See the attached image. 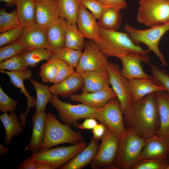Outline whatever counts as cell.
Here are the masks:
<instances>
[{
  "mask_svg": "<svg viewBox=\"0 0 169 169\" xmlns=\"http://www.w3.org/2000/svg\"><path fill=\"white\" fill-rule=\"evenodd\" d=\"M18 102L9 97L0 86V111L3 113L14 112Z\"/></svg>",
  "mask_w": 169,
  "mask_h": 169,
  "instance_id": "cell-43",
  "label": "cell"
},
{
  "mask_svg": "<svg viewBox=\"0 0 169 169\" xmlns=\"http://www.w3.org/2000/svg\"><path fill=\"white\" fill-rule=\"evenodd\" d=\"M82 53L64 47L53 52L50 59H60L75 69Z\"/></svg>",
  "mask_w": 169,
  "mask_h": 169,
  "instance_id": "cell-33",
  "label": "cell"
},
{
  "mask_svg": "<svg viewBox=\"0 0 169 169\" xmlns=\"http://www.w3.org/2000/svg\"><path fill=\"white\" fill-rule=\"evenodd\" d=\"M1 73L7 74L10 77V82L16 87L20 89L21 93L23 94L26 97L27 101V106L24 113H22L19 115V119L23 127L26 125L27 116L31 107L35 106L36 100L30 95L28 93L23 84L24 80L29 79L31 78L32 72V71L27 69L20 71H5L0 70Z\"/></svg>",
  "mask_w": 169,
  "mask_h": 169,
  "instance_id": "cell-16",
  "label": "cell"
},
{
  "mask_svg": "<svg viewBox=\"0 0 169 169\" xmlns=\"http://www.w3.org/2000/svg\"><path fill=\"white\" fill-rule=\"evenodd\" d=\"M150 67L152 79L157 84L164 88L169 93V75L164 70L160 69L150 62L147 64Z\"/></svg>",
  "mask_w": 169,
  "mask_h": 169,
  "instance_id": "cell-40",
  "label": "cell"
},
{
  "mask_svg": "<svg viewBox=\"0 0 169 169\" xmlns=\"http://www.w3.org/2000/svg\"><path fill=\"white\" fill-rule=\"evenodd\" d=\"M97 153L90 164L92 169L109 168L113 165L117 151L119 138L107 126Z\"/></svg>",
  "mask_w": 169,
  "mask_h": 169,
  "instance_id": "cell-11",
  "label": "cell"
},
{
  "mask_svg": "<svg viewBox=\"0 0 169 169\" xmlns=\"http://www.w3.org/2000/svg\"><path fill=\"white\" fill-rule=\"evenodd\" d=\"M106 7L125 9L127 4L125 0H98Z\"/></svg>",
  "mask_w": 169,
  "mask_h": 169,
  "instance_id": "cell-46",
  "label": "cell"
},
{
  "mask_svg": "<svg viewBox=\"0 0 169 169\" xmlns=\"http://www.w3.org/2000/svg\"><path fill=\"white\" fill-rule=\"evenodd\" d=\"M73 101L80 102L91 108L99 109L105 106L111 99L116 98V95L109 86L92 92H82L73 94L70 96Z\"/></svg>",
  "mask_w": 169,
  "mask_h": 169,
  "instance_id": "cell-13",
  "label": "cell"
},
{
  "mask_svg": "<svg viewBox=\"0 0 169 169\" xmlns=\"http://www.w3.org/2000/svg\"><path fill=\"white\" fill-rule=\"evenodd\" d=\"M80 3L90 10L96 19H99L106 7L98 0H79Z\"/></svg>",
  "mask_w": 169,
  "mask_h": 169,
  "instance_id": "cell-44",
  "label": "cell"
},
{
  "mask_svg": "<svg viewBox=\"0 0 169 169\" xmlns=\"http://www.w3.org/2000/svg\"><path fill=\"white\" fill-rule=\"evenodd\" d=\"M124 29L136 44L139 45L142 43L146 45L148 49L156 54L162 66L168 65L159 49V44L161 37L169 30V23L144 30L137 29L129 24L125 23Z\"/></svg>",
  "mask_w": 169,
  "mask_h": 169,
  "instance_id": "cell-5",
  "label": "cell"
},
{
  "mask_svg": "<svg viewBox=\"0 0 169 169\" xmlns=\"http://www.w3.org/2000/svg\"><path fill=\"white\" fill-rule=\"evenodd\" d=\"M16 0H0L1 1L5 2L6 3V6L9 7L15 5Z\"/></svg>",
  "mask_w": 169,
  "mask_h": 169,
  "instance_id": "cell-50",
  "label": "cell"
},
{
  "mask_svg": "<svg viewBox=\"0 0 169 169\" xmlns=\"http://www.w3.org/2000/svg\"><path fill=\"white\" fill-rule=\"evenodd\" d=\"M86 142L81 141L68 146H60L33 152L27 159L49 165L52 169L61 167L83 150Z\"/></svg>",
  "mask_w": 169,
  "mask_h": 169,
  "instance_id": "cell-6",
  "label": "cell"
},
{
  "mask_svg": "<svg viewBox=\"0 0 169 169\" xmlns=\"http://www.w3.org/2000/svg\"><path fill=\"white\" fill-rule=\"evenodd\" d=\"M26 51L23 44L18 40L6 45L0 49V62L16 55L23 54Z\"/></svg>",
  "mask_w": 169,
  "mask_h": 169,
  "instance_id": "cell-38",
  "label": "cell"
},
{
  "mask_svg": "<svg viewBox=\"0 0 169 169\" xmlns=\"http://www.w3.org/2000/svg\"><path fill=\"white\" fill-rule=\"evenodd\" d=\"M82 139L80 131H74L71 126L61 123L52 113H46L45 135L40 151L62 144H76Z\"/></svg>",
  "mask_w": 169,
  "mask_h": 169,
  "instance_id": "cell-4",
  "label": "cell"
},
{
  "mask_svg": "<svg viewBox=\"0 0 169 169\" xmlns=\"http://www.w3.org/2000/svg\"><path fill=\"white\" fill-rule=\"evenodd\" d=\"M97 120L94 118L85 119L82 123L78 125V128L81 129H92L98 123Z\"/></svg>",
  "mask_w": 169,
  "mask_h": 169,
  "instance_id": "cell-48",
  "label": "cell"
},
{
  "mask_svg": "<svg viewBox=\"0 0 169 169\" xmlns=\"http://www.w3.org/2000/svg\"><path fill=\"white\" fill-rule=\"evenodd\" d=\"M36 24L47 29L59 17L56 1L50 3L36 2Z\"/></svg>",
  "mask_w": 169,
  "mask_h": 169,
  "instance_id": "cell-21",
  "label": "cell"
},
{
  "mask_svg": "<svg viewBox=\"0 0 169 169\" xmlns=\"http://www.w3.org/2000/svg\"><path fill=\"white\" fill-rule=\"evenodd\" d=\"M123 114L118 99L114 98L99 109L97 120L104 124L119 138L127 129Z\"/></svg>",
  "mask_w": 169,
  "mask_h": 169,
  "instance_id": "cell-10",
  "label": "cell"
},
{
  "mask_svg": "<svg viewBox=\"0 0 169 169\" xmlns=\"http://www.w3.org/2000/svg\"><path fill=\"white\" fill-rule=\"evenodd\" d=\"M96 19L93 15L80 4L76 23L79 30L84 37L94 40L97 37L99 26Z\"/></svg>",
  "mask_w": 169,
  "mask_h": 169,
  "instance_id": "cell-19",
  "label": "cell"
},
{
  "mask_svg": "<svg viewBox=\"0 0 169 169\" xmlns=\"http://www.w3.org/2000/svg\"><path fill=\"white\" fill-rule=\"evenodd\" d=\"M46 113H33L31 118L33 125L31 138L25 150L35 152L40 151L43 143L45 132Z\"/></svg>",
  "mask_w": 169,
  "mask_h": 169,
  "instance_id": "cell-20",
  "label": "cell"
},
{
  "mask_svg": "<svg viewBox=\"0 0 169 169\" xmlns=\"http://www.w3.org/2000/svg\"><path fill=\"white\" fill-rule=\"evenodd\" d=\"M128 80L134 102L151 93L166 90L152 79H132Z\"/></svg>",
  "mask_w": 169,
  "mask_h": 169,
  "instance_id": "cell-24",
  "label": "cell"
},
{
  "mask_svg": "<svg viewBox=\"0 0 169 169\" xmlns=\"http://www.w3.org/2000/svg\"><path fill=\"white\" fill-rule=\"evenodd\" d=\"M18 169H52L49 165L42 162L31 161L28 159L21 163Z\"/></svg>",
  "mask_w": 169,
  "mask_h": 169,
  "instance_id": "cell-45",
  "label": "cell"
},
{
  "mask_svg": "<svg viewBox=\"0 0 169 169\" xmlns=\"http://www.w3.org/2000/svg\"><path fill=\"white\" fill-rule=\"evenodd\" d=\"M124 120L127 128L146 139L156 134L160 126L158 108L155 93L134 102Z\"/></svg>",
  "mask_w": 169,
  "mask_h": 169,
  "instance_id": "cell-1",
  "label": "cell"
},
{
  "mask_svg": "<svg viewBox=\"0 0 169 169\" xmlns=\"http://www.w3.org/2000/svg\"><path fill=\"white\" fill-rule=\"evenodd\" d=\"M109 62L107 57L95 42L93 40L87 41L75 70L80 73L95 70L105 67Z\"/></svg>",
  "mask_w": 169,
  "mask_h": 169,
  "instance_id": "cell-12",
  "label": "cell"
},
{
  "mask_svg": "<svg viewBox=\"0 0 169 169\" xmlns=\"http://www.w3.org/2000/svg\"><path fill=\"white\" fill-rule=\"evenodd\" d=\"M93 41L107 58H133L146 64L151 60L150 50L136 44L126 32L106 30L99 26L98 36Z\"/></svg>",
  "mask_w": 169,
  "mask_h": 169,
  "instance_id": "cell-2",
  "label": "cell"
},
{
  "mask_svg": "<svg viewBox=\"0 0 169 169\" xmlns=\"http://www.w3.org/2000/svg\"><path fill=\"white\" fill-rule=\"evenodd\" d=\"M99 146L98 140L91 137L88 145L79 154L60 167L61 169H80L90 163L95 157Z\"/></svg>",
  "mask_w": 169,
  "mask_h": 169,
  "instance_id": "cell-22",
  "label": "cell"
},
{
  "mask_svg": "<svg viewBox=\"0 0 169 169\" xmlns=\"http://www.w3.org/2000/svg\"><path fill=\"white\" fill-rule=\"evenodd\" d=\"M60 17L68 22L76 23L80 3L79 0H55Z\"/></svg>",
  "mask_w": 169,
  "mask_h": 169,
  "instance_id": "cell-30",
  "label": "cell"
},
{
  "mask_svg": "<svg viewBox=\"0 0 169 169\" xmlns=\"http://www.w3.org/2000/svg\"><path fill=\"white\" fill-rule=\"evenodd\" d=\"M24 27H17L0 34V47L11 44L18 40L21 35Z\"/></svg>",
  "mask_w": 169,
  "mask_h": 169,
  "instance_id": "cell-41",
  "label": "cell"
},
{
  "mask_svg": "<svg viewBox=\"0 0 169 169\" xmlns=\"http://www.w3.org/2000/svg\"><path fill=\"white\" fill-rule=\"evenodd\" d=\"M29 66L22 54H19L0 62V70L20 71L28 69Z\"/></svg>",
  "mask_w": 169,
  "mask_h": 169,
  "instance_id": "cell-37",
  "label": "cell"
},
{
  "mask_svg": "<svg viewBox=\"0 0 169 169\" xmlns=\"http://www.w3.org/2000/svg\"><path fill=\"white\" fill-rule=\"evenodd\" d=\"M106 129V126L103 124H98L91 131L93 138L98 140L101 139L105 134Z\"/></svg>",
  "mask_w": 169,
  "mask_h": 169,
  "instance_id": "cell-47",
  "label": "cell"
},
{
  "mask_svg": "<svg viewBox=\"0 0 169 169\" xmlns=\"http://www.w3.org/2000/svg\"><path fill=\"white\" fill-rule=\"evenodd\" d=\"M19 21L26 27L36 24V2L34 0H16L15 3Z\"/></svg>",
  "mask_w": 169,
  "mask_h": 169,
  "instance_id": "cell-27",
  "label": "cell"
},
{
  "mask_svg": "<svg viewBox=\"0 0 169 169\" xmlns=\"http://www.w3.org/2000/svg\"><path fill=\"white\" fill-rule=\"evenodd\" d=\"M105 67L109 74L110 84L125 115L130 111L134 103L128 79L122 75L117 64L109 62Z\"/></svg>",
  "mask_w": 169,
  "mask_h": 169,
  "instance_id": "cell-9",
  "label": "cell"
},
{
  "mask_svg": "<svg viewBox=\"0 0 169 169\" xmlns=\"http://www.w3.org/2000/svg\"><path fill=\"white\" fill-rule=\"evenodd\" d=\"M9 148L3 146L0 144V156L2 157L4 155L8 153L9 152Z\"/></svg>",
  "mask_w": 169,
  "mask_h": 169,
  "instance_id": "cell-49",
  "label": "cell"
},
{
  "mask_svg": "<svg viewBox=\"0 0 169 169\" xmlns=\"http://www.w3.org/2000/svg\"><path fill=\"white\" fill-rule=\"evenodd\" d=\"M53 53L46 48H40L28 51L22 54L28 66L33 68L43 60H49Z\"/></svg>",
  "mask_w": 169,
  "mask_h": 169,
  "instance_id": "cell-34",
  "label": "cell"
},
{
  "mask_svg": "<svg viewBox=\"0 0 169 169\" xmlns=\"http://www.w3.org/2000/svg\"><path fill=\"white\" fill-rule=\"evenodd\" d=\"M0 120L4 128L6 135L3 141L7 144L11 143L13 137L16 136L22 133L23 127L14 112L3 113L0 115Z\"/></svg>",
  "mask_w": 169,
  "mask_h": 169,
  "instance_id": "cell-28",
  "label": "cell"
},
{
  "mask_svg": "<svg viewBox=\"0 0 169 169\" xmlns=\"http://www.w3.org/2000/svg\"><path fill=\"white\" fill-rule=\"evenodd\" d=\"M169 155V138L156 134L146 139L139 161L149 158L166 159Z\"/></svg>",
  "mask_w": 169,
  "mask_h": 169,
  "instance_id": "cell-15",
  "label": "cell"
},
{
  "mask_svg": "<svg viewBox=\"0 0 169 169\" xmlns=\"http://www.w3.org/2000/svg\"><path fill=\"white\" fill-rule=\"evenodd\" d=\"M18 40L23 44L26 51L38 48H48L46 29L36 24L24 27Z\"/></svg>",
  "mask_w": 169,
  "mask_h": 169,
  "instance_id": "cell-14",
  "label": "cell"
},
{
  "mask_svg": "<svg viewBox=\"0 0 169 169\" xmlns=\"http://www.w3.org/2000/svg\"><path fill=\"white\" fill-rule=\"evenodd\" d=\"M35 2L40 3H50L55 1V0H34Z\"/></svg>",
  "mask_w": 169,
  "mask_h": 169,
  "instance_id": "cell-51",
  "label": "cell"
},
{
  "mask_svg": "<svg viewBox=\"0 0 169 169\" xmlns=\"http://www.w3.org/2000/svg\"><path fill=\"white\" fill-rule=\"evenodd\" d=\"M29 80L34 86L36 91V113L39 114L44 112L46 105L49 103L51 95L50 86L39 83L32 78Z\"/></svg>",
  "mask_w": 169,
  "mask_h": 169,
  "instance_id": "cell-32",
  "label": "cell"
},
{
  "mask_svg": "<svg viewBox=\"0 0 169 169\" xmlns=\"http://www.w3.org/2000/svg\"><path fill=\"white\" fill-rule=\"evenodd\" d=\"M84 85V82L80 74L76 70L69 76L61 82L50 86L51 94L60 95L66 98L80 90Z\"/></svg>",
  "mask_w": 169,
  "mask_h": 169,
  "instance_id": "cell-18",
  "label": "cell"
},
{
  "mask_svg": "<svg viewBox=\"0 0 169 169\" xmlns=\"http://www.w3.org/2000/svg\"><path fill=\"white\" fill-rule=\"evenodd\" d=\"M120 11L117 8L105 7L98 19V26L106 30L118 29L122 22Z\"/></svg>",
  "mask_w": 169,
  "mask_h": 169,
  "instance_id": "cell-29",
  "label": "cell"
},
{
  "mask_svg": "<svg viewBox=\"0 0 169 169\" xmlns=\"http://www.w3.org/2000/svg\"><path fill=\"white\" fill-rule=\"evenodd\" d=\"M166 169H169V164L166 167Z\"/></svg>",
  "mask_w": 169,
  "mask_h": 169,
  "instance_id": "cell-52",
  "label": "cell"
},
{
  "mask_svg": "<svg viewBox=\"0 0 169 169\" xmlns=\"http://www.w3.org/2000/svg\"><path fill=\"white\" fill-rule=\"evenodd\" d=\"M146 139L127 128L119 138L117 151L109 169H131L140 160Z\"/></svg>",
  "mask_w": 169,
  "mask_h": 169,
  "instance_id": "cell-3",
  "label": "cell"
},
{
  "mask_svg": "<svg viewBox=\"0 0 169 169\" xmlns=\"http://www.w3.org/2000/svg\"><path fill=\"white\" fill-rule=\"evenodd\" d=\"M160 118L157 135L169 138V93L166 90L155 93Z\"/></svg>",
  "mask_w": 169,
  "mask_h": 169,
  "instance_id": "cell-25",
  "label": "cell"
},
{
  "mask_svg": "<svg viewBox=\"0 0 169 169\" xmlns=\"http://www.w3.org/2000/svg\"><path fill=\"white\" fill-rule=\"evenodd\" d=\"M49 103L56 110L61 120L65 124L71 126H77V121L79 119H95L99 109L91 108L82 103L74 105L65 102L60 100L58 95L53 94H51Z\"/></svg>",
  "mask_w": 169,
  "mask_h": 169,
  "instance_id": "cell-8",
  "label": "cell"
},
{
  "mask_svg": "<svg viewBox=\"0 0 169 169\" xmlns=\"http://www.w3.org/2000/svg\"><path fill=\"white\" fill-rule=\"evenodd\" d=\"M122 67L120 70L122 75L127 79H152L144 71L140 60L133 58L123 57L119 59Z\"/></svg>",
  "mask_w": 169,
  "mask_h": 169,
  "instance_id": "cell-26",
  "label": "cell"
},
{
  "mask_svg": "<svg viewBox=\"0 0 169 169\" xmlns=\"http://www.w3.org/2000/svg\"><path fill=\"white\" fill-rule=\"evenodd\" d=\"M58 66V72L54 84L59 83L65 79L75 71V68L62 60L56 59Z\"/></svg>",
  "mask_w": 169,
  "mask_h": 169,
  "instance_id": "cell-42",
  "label": "cell"
},
{
  "mask_svg": "<svg viewBox=\"0 0 169 169\" xmlns=\"http://www.w3.org/2000/svg\"><path fill=\"white\" fill-rule=\"evenodd\" d=\"M66 21L59 17L46 29L49 50L54 52L64 47Z\"/></svg>",
  "mask_w": 169,
  "mask_h": 169,
  "instance_id": "cell-23",
  "label": "cell"
},
{
  "mask_svg": "<svg viewBox=\"0 0 169 169\" xmlns=\"http://www.w3.org/2000/svg\"><path fill=\"white\" fill-rule=\"evenodd\" d=\"M166 159L149 158L142 159L136 163L132 169H166L168 165Z\"/></svg>",
  "mask_w": 169,
  "mask_h": 169,
  "instance_id": "cell-39",
  "label": "cell"
},
{
  "mask_svg": "<svg viewBox=\"0 0 169 169\" xmlns=\"http://www.w3.org/2000/svg\"><path fill=\"white\" fill-rule=\"evenodd\" d=\"M39 72L42 80L45 83H54L57 75L58 66L56 59H50L40 67Z\"/></svg>",
  "mask_w": 169,
  "mask_h": 169,
  "instance_id": "cell-36",
  "label": "cell"
},
{
  "mask_svg": "<svg viewBox=\"0 0 169 169\" xmlns=\"http://www.w3.org/2000/svg\"><path fill=\"white\" fill-rule=\"evenodd\" d=\"M22 26L20 23L15 9L10 13L3 8L0 9V32Z\"/></svg>",
  "mask_w": 169,
  "mask_h": 169,
  "instance_id": "cell-35",
  "label": "cell"
},
{
  "mask_svg": "<svg viewBox=\"0 0 169 169\" xmlns=\"http://www.w3.org/2000/svg\"><path fill=\"white\" fill-rule=\"evenodd\" d=\"M137 19L150 27L169 23V0H140Z\"/></svg>",
  "mask_w": 169,
  "mask_h": 169,
  "instance_id": "cell-7",
  "label": "cell"
},
{
  "mask_svg": "<svg viewBox=\"0 0 169 169\" xmlns=\"http://www.w3.org/2000/svg\"><path fill=\"white\" fill-rule=\"evenodd\" d=\"M84 82L82 92H92L110 84L109 76L105 67L80 73Z\"/></svg>",
  "mask_w": 169,
  "mask_h": 169,
  "instance_id": "cell-17",
  "label": "cell"
},
{
  "mask_svg": "<svg viewBox=\"0 0 169 169\" xmlns=\"http://www.w3.org/2000/svg\"><path fill=\"white\" fill-rule=\"evenodd\" d=\"M84 37L76 24H73L66 21L64 47L82 51L86 44Z\"/></svg>",
  "mask_w": 169,
  "mask_h": 169,
  "instance_id": "cell-31",
  "label": "cell"
}]
</instances>
